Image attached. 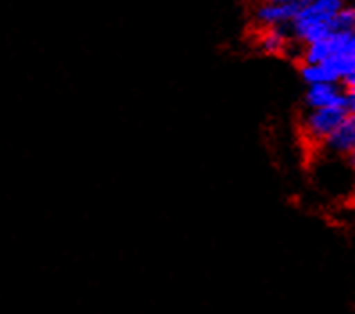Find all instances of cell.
<instances>
[{"label":"cell","mask_w":355,"mask_h":314,"mask_svg":"<svg viewBox=\"0 0 355 314\" xmlns=\"http://www.w3.org/2000/svg\"><path fill=\"white\" fill-rule=\"evenodd\" d=\"M343 9V0H313L291 21L293 34L304 45L329 38L334 33L332 18Z\"/></svg>","instance_id":"1"},{"label":"cell","mask_w":355,"mask_h":314,"mask_svg":"<svg viewBox=\"0 0 355 314\" xmlns=\"http://www.w3.org/2000/svg\"><path fill=\"white\" fill-rule=\"evenodd\" d=\"M347 114L348 110L345 105L307 110L300 127L304 132V139L311 145H318V148H322L325 139L338 129V125L347 118Z\"/></svg>","instance_id":"2"},{"label":"cell","mask_w":355,"mask_h":314,"mask_svg":"<svg viewBox=\"0 0 355 314\" xmlns=\"http://www.w3.org/2000/svg\"><path fill=\"white\" fill-rule=\"evenodd\" d=\"M254 15L257 27H282L295 20L298 9L279 0H261Z\"/></svg>","instance_id":"3"},{"label":"cell","mask_w":355,"mask_h":314,"mask_svg":"<svg viewBox=\"0 0 355 314\" xmlns=\"http://www.w3.org/2000/svg\"><path fill=\"white\" fill-rule=\"evenodd\" d=\"M304 101L307 110L332 107V105H345L347 107V91H341L336 86V82L309 84Z\"/></svg>","instance_id":"4"},{"label":"cell","mask_w":355,"mask_h":314,"mask_svg":"<svg viewBox=\"0 0 355 314\" xmlns=\"http://www.w3.org/2000/svg\"><path fill=\"white\" fill-rule=\"evenodd\" d=\"M322 148L334 154H350L355 148V114L348 113L347 118L338 125V129L325 139Z\"/></svg>","instance_id":"5"},{"label":"cell","mask_w":355,"mask_h":314,"mask_svg":"<svg viewBox=\"0 0 355 314\" xmlns=\"http://www.w3.org/2000/svg\"><path fill=\"white\" fill-rule=\"evenodd\" d=\"M259 29V36H257V43L259 49L268 55H286L289 51V40L288 34L280 27H257Z\"/></svg>","instance_id":"6"},{"label":"cell","mask_w":355,"mask_h":314,"mask_svg":"<svg viewBox=\"0 0 355 314\" xmlns=\"http://www.w3.org/2000/svg\"><path fill=\"white\" fill-rule=\"evenodd\" d=\"M332 29L334 33H343V30L355 29V9L343 8L334 18H332Z\"/></svg>","instance_id":"7"},{"label":"cell","mask_w":355,"mask_h":314,"mask_svg":"<svg viewBox=\"0 0 355 314\" xmlns=\"http://www.w3.org/2000/svg\"><path fill=\"white\" fill-rule=\"evenodd\" d=\"M341 82L345 84V91H348V89H355V68L341 80Z\"/></svg>","instance_id":"8"},{"label":"cell","mask_w":355,"mask_h":314,"mask_svg":"<svg viewBox=\"0 0 355 314\" xmlns=\"http://www.w3.org/2000/svg\"><path fill=\"white\" fill-rule=\"evenodd\" d=\"M347 110L348 113L355 114V89H348L347 91Z\"/></svg>","instance_id":"9"},{"label":"cell","mask_w":355,"mask_h":314,"mask_svg":"<svg viewBox=\"0 0 355 314\" xmlns=\"http://www.w3.org/2000/svg\"><path fill=\"white\" fill-rule=\"evenodd\" d=\"M279 2H286V4L295 6V8H297L298 11H300V9H304L305 6H309L311 2H313V0H279Z\"/></svg>","instance_id":"10"},{"label":"cell","mask_w":355,"mask_h":314,"mask_svg":"<svg viewBox=\"0 0 355 314\" xmlns=\"http://www.w3.org/2000/svg\"><path fill=\"white\" fill-rule=\"evenodd\" d=\"M348 157H350V163H352V166L355 168V148H354V150L350 152V154H348Z\"/></svg>","instance_id":"11"},{"label":"cell","mask_w":355,"mask_h":314,"mask_svg":"<svg viewBox=\"0 0 355 314\" xmlns=\"http://www.w3.org/2000/svg\"><path fill=\"white\" fill-rule=\"evenodd\" d=\"M354 9H355V8H354Z\"/></svg>","instance_id":"12"}]
</instances>
